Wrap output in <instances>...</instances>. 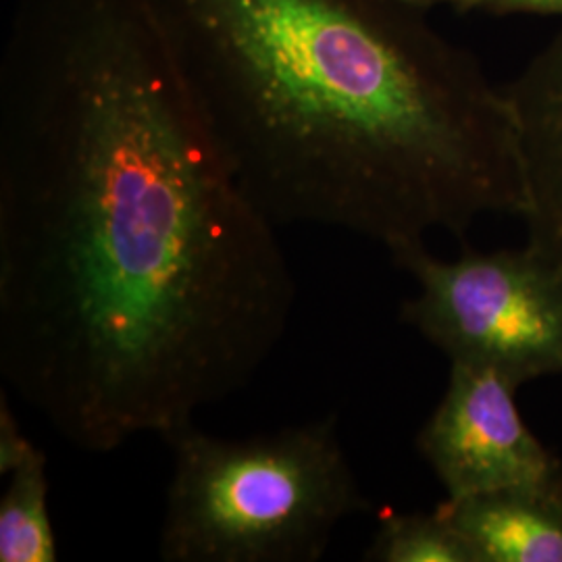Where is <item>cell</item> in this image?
Wrapping results in <instances>:
<instances>
[{"instance_id": "cell-1", "label": "cell", "mask_w": 562, "mask_h": 562, "mask_svg": "<svg viewBox=\"0 0 562 562\" xmlns=\"http://www.w3.org/2000/svg\"><path fill=\"white\" fill-rule=\"evenodd\" d=\"M296 281L150 0H20L0 60V375L65 442L169 436L252 382Z\"/></svg>"}, {"instance_id": "cell-2", "label": "cell", "mask_w": 562, "mask_h": 562, "mask_svg": "<svg viewBox=\"0 0 562 562\" xmlns=\"http://www.w3.org/2000/svg\"><path fill=\"white\" fill-rule=\"evenodd\" d=\"M244 192L396 257L525 211L506 88L419 0H150Z\"/></svg>"}, {"instance_id": "cell-3", "label": "cell", "mask_w": 562, "mask_h": 562, "mask_svg": "<svg viewBox=\"0 0 562 562\" xmlns=\"http://www.w3.org/2000/svg\"><path fill=\"white\" fill-rule=\"evenodd\" d=\"M162 440V561H319L336 527L369 508L336 417L238 440L188 423Z\"/></svg>"}, {"instance_id": "cell-4", "label": "cell", "mask_w": 562, "mask_h": 562, "mask_svg": "<svg viewBox=\"0 0 562 562\" xmlns=\"http://www.w3.org/2000/svg\"><path fill=\"white\" fill-rule=\"evenodd\" d=\"M392 261L417 283L402 322L450 362L494 369L519 387L562 375V280L527 244L452 261L417 246Z\"/></svg>"}, {"instance_id": "cell-5", "label": "cell", "mask_w": 562, "mask_h": 562, "mask_svg": "<svg viewBox=\"0 0 562 562\" xmlns=\"http://www.w3.org/2000/svg\"><path fill=\"white\" fill-rule=\"evenodd\" d=\"M517 392L519 385L494 369L450 362L442 401L417 436L446 498L562 494V461L522 419Z\"/></svg>"}, {"instance_id": "cell-6", "label": "cell", "mask_w": 562, "mask_h": 562, "mask_svg": "<svg viewBox=\"0 0 562 562\" xmlns=\"http://www.w3.org/2000/svg\"><path fill=\"white\" fill-rule=\"evenodd\" d=\"M506 94L521 134L525 244L562 280V27Z\"/></svg>"}, {"instance_id": "cell-7", "label": "cell", "mask_w": 562, "mask_h": 562, "mask_svg": "<svg viewBox=\"0 0 562 562\" xmlns=\"http://www.w3.org/2000/svg\"><path fill=\"white\" fill-rule=\"evenodd\" d=\"M473 562H562V494L494 492L438 504Z\"/></svg>"}, {"instance_id": "cell-8", "label": "cell", "mask_w": 562, "mask_h": 562, "mask_svg": "<svg viewBox=\"0 0 562 562\" xmlns=\"http://www.w3.org/2000/svg\"><path fill=\"white\" fill-rule=\"evenodd\" d=\"M2 475L9 482L0 498V562L57 561V533L48 510L46 454L34 446Z\"/></svg>"}, {"instance_id": "cell-9", "label": "cell", "mask_w": 562, "mask_h": 562, "mask_svg": "<svg viewBox=\"0 0 562 562\" xmlns=\"http://www.w3.org/2000/svg\"><path fill=\"white\" fill-rule=\"evenodd\" d=\"M364 550L371 562H473L471 550L436 506L431 513L385 508Z\"/></svg>"}, {"instance_id": "cell-10", "label": "cell", "mask_w": 562, "mask_h": 562, "mask_svg": "<svg viewBox=\"0 0 562 562\" xmlns=\"http://www.w3.org/2000/svg\"><path fill=\"white\" fill-rule=\"evenodd\" d=\"M425 7H450L459 13L485 11L494 15H543V18H561L562 0H419Z\"/></svg>"}]
</instances>
